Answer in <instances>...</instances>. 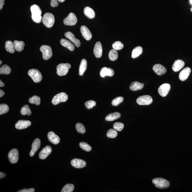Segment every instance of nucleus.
I'll return each instance as SVG.
<instances>
[{
    "label": "nucleus",
    "instance_id": "obj_36",
    "mask_svg": "<svg viewBox=\"0 0 192 192\" xmlns=\"http://www.w3.org/2000/svg\"><path fill=\"white\" fill-rule=\"evenodd\" d=\"M74 189V186L72 184H68L64 186L61 192H72Z\"/></svg>",
    "mask_w": 192,
    "mask_h": 192
},
{
    "label": "nucleus",
    "instance_id": "obj_53",
    "mask_svg": "<svg viewBox=\"0 0 192 192\" xmlns=\"http://www.w3.org/2000/svg\"><path fill=\"white\" fill-rule=\"evenodd\" d=\"M2 61H1H1H0V64H1H1H2Z\"/></svg>",
    "mask_w": 192,
    "mask_h": 192
},
{
    "label": "nucleus",
    "instance_id": "obj_48",
    "mask_svg": "<svg viewBox=\"0 0 192 192\" xmlns=\"http://www.w3.org/2000/svg\"><path fill=\"white\" fill-rule=\"evenodd\" d=\"M6 176V174L0 172V179L3 178Z\"/></svg>",
    "mask_w": 192,
    "mask_h": 192
},
{
    "label": "nucleus",
    "instance_id": "obj_33",
    "mask_svg": "<svg viewBox=\"0 0 192 192\" xmlns=\"http://www.w3.org/2000/svg\"><path fill=\"white\" fill-rule=\"evenodd\" d=\"M21 114L23 115H27L30 116L31 115V111L29 105H26L21 108L20 111Z\"/></svg>",
    "mask_w": 192,
    "mask_h": 192
},
{
    "label": "nucleus",
    "instance_id": "obj_25",
    "mask_svg": "<svg viewBox=\"0 0 192 192\" xmlns=\"http://www.w3.org/2000/svg\"><path fill=\"white\" fill-rule=\"evenodd\" d=\"M60 43L63 46L68 48L71 51L74 50L75 48L74 45L67 39H61L60 41Z\"/></svg>",
    "mask_w": 192,
    "mask_h": 192
},
{
    "label": "nucleus",
    "instance_id": "obj_21",
    "mask_svg": "<svg viewBox=\"0 0 192 192\" xmlns=\"http://www.w3.org/2000/svg\"><path fill=\"white\" fill-rule=\"evenodd\" d=\"M100 74L102 78L105 77L106 76L112 77L114 74V72L112 69L104 67L101 70Z\"/></svg>",
    "mask_w": 192,
    "mask_h": 192
},
{
    "label": "nucleus",
    "instance_id": "obj_10",
    "mask_svg": "<svg viewBox=\"0 0 192 192\" xmlns=\"http://www.w3.org/2000/svg\"><path fill=\"white\" fill-rule=\"evenodd\" d=\"M9 159L11 163H17L19 158V154L18 150L16 149H11L8 155Z\"/></svg>",
    "mask_w": 192,
    "mask_h": 192
},
{
    "label": "nucleus",
    "instance_id": "obj_1",
    "mask_svg": "<svg viewBox=\"0 0 192 192\" xmlns=\"http://www.w3.org/2000/svg\"><path fill=\"white\" fill-rule=\"evenodd\" d=\"M32 19L36 23H40L42 20V11L39 6L33 4L31 7Z\"/></svg>",
    "mask_w": 192,
    "mask_h": 192
},
{
    "label": "nucleus",
    "instance_id": "obj_31",
    "mask_svg": "<svg viewBox=\"0 0 192 192\" xmlns=\"http://www.w3.org/2000/svg\"><path fill=\"white\" fill-rule=\"evenodd\" d=\"M143 52V48L140 46H137L134 48L132 53V58H135L141 55Z\"/></svg>",
    "mask_w": 192,
    "mask_h": 192
},
{
    "label": "nucleus",
    "instance_id": "obj_27",
    "mask_svg": "<svg viewBox=\"0 0 192 192\" xmlns=\"http://www.w3.org/2000/svg\"><path fill=\"white\" fill-rule=\"evenodd\" d=\"M84 12L85 15L89 19L94 18L96 15L94 11L88 7H86L84 9Z\"/></svg>",
    "mask_w": 192,
    "mask_h": 192
},
{
    "label": "nucleus",
    "instance_id": "obj_15",
    "mask_svg": "<svg viewBox=\"0 0 192 192\" xmlns=\"http://www.w3.org/2000/svg\"><path fill=\"white\" fill-rule=\"evenodd\" d=\"M72 165L76 168H82L84 167L86 165V163L82 159H74L71 161Z\"/></svg>",
    "mask_w": 192,
    "mask_h": 192
},
{
    "label": "nucleus",
    "instance_id": "obj_44",
    "mask_svg": "<svg viewBox=\"0 0 192 192\" xmlns=\"http://www.w3.org/2000/svg\"><path fill=\"white\" fill-rule=\"evenodd\" d=\"M96 105V102L92 100L88 101L85 103V106L88 109H92Z\"/></svg>",
    "mask_w": 192,
    "mask_h": 192
},
{
    "label": "nucleus",
    "instance_id": "obj_9",
    "mask_svg": "<svg viewBox=\"0 0 192 192\" xmlns=\"http://www.w3.org/2000/svg\"><path fill=\"white\" fill-rule=\"evenodd\" d=\"M77 22V17L76 15L73 13H70L64 20V24L69 26L74 25L76 24Z\"/></svg>",
    "mask_w": 192,
    "mask_h": 192
},
{
    "label": "nucleus",
    "instance_id": "obj_29",
    "mask_svg": "<svg viewBox=\"0 0 192 192\" xmlns=\"http://www.w3.org/2000/svg\"><path fill=\"white\" fill-rule=\"evenodd\" d=\"M13 43L14 44L15 49L18 52H20L24 49L25 43L23 41L15 40Z\"/></svg>",
    "mask_w": 192,
    "mask_h": 192
},
{
    "label": "nucleus",
    "instance_id": "obj_16",
    "mask_svg": "<svg viewBox=\"0 0 192 192\" xmlns=\"http://www.w3.org/2000/svg\"><path fill=\"white\" fill-rule=\"evenodd\" d=\"M191 72V70L189 67H186L180 72L179 78L182 81H184L188 78Z\"/></svg>",
    "mask_w": 192,
    "mask_h": 192
},
{
    "label": "nucleus",
    "instance_id": "obj_34",
    "mask_svg": "<svg viewBox=\"0 0 192 192\" xmlns=\"http://www.w3.org/2000/svg\"><path fill=\"white\" fill-rule=\"evenodd\" d=\"M118 55L117 50L113 49L110 51L108 54L109 59L111 61H114L118 58Z\"/></svg>",
    "mask_w": 192,
    "mask_h": 192
},
{
    "label": "nucleus",
    "instance_id": "obj_35",
    "mask_svg": "<svg viewBox=\"0 0 192 192\" xmlns=\"http://www.w3.org/2000/svg\"><path fill=\"white\" fill-rule=\"evenodd\" d=\"M29 102L30 104H35L37 105H39L40 104V98L36 96H33L29 98Z\"/></svg>",
    "mask_w": 192,
    "mask_h": 192
},
{
    "label": "nucleus",
    "instance_id": "obj_26",
    "mask_svg": "<svg viewBox=\"0 0 192 192\" xmlns=\"http://www.w3.org/2000/svg\"><path fill=\"white\" fill-rule=\"evenodd\" d=\"M121 116V115L120 113L115 112L108 114L105 117V119L106 121H112L118 119Z\"/></svg>",
    "mask_w": 192,
    "mask_h": 192
},
{
    "label": "nucleus",
    "instance_id": "obj_54",
    "mask_svg": "<svg viewBox=\"0 0 192 192\" xmlns=\"http://www.w3.org/2000/svg\"><path fill=\"white\" fill-rule=\"evenodd\" d=\"M190 10H191V12H192V7H191V9H190Z\"/></svg>",
    "mask_w": 192,
    "mask_h": 192
},
{
    "label": "nucleus",
    "instance_id": "obj_51",
    "mask_svg": "<svg viewBox=\"0 0 192 192\" xmlns=\"http://www.w3.org/2000/svg\"><path fill=\"white\" fill-rule=\"evenodd\" d=\"M65 1V0H58V1H60V2H63Z\"/></svg>",
    "mask_w": 192,
    "mask_h": 192
},
{
    "label": "nucleus",
    "instance_id": "obj_8",
    "mask_svg": "<svg viewBox=\"0 0 192 192\" xmlns=\"http://www.w3.org/2000/svg\"><path fill=\"white\" fill-rule=\"evenodd\" d=\"M136 102L139 105H149L153 102V99L151 96L148 95H145L139 97L137 98Z\"/></svg>",
    "mask_w": 192,
    "mask_h": 192
},
{
    "label": "nucleus",
    "instance_id": "obj_24",
    "mask_svg": "<svg viewBox=\"0 0 192 192\" xmlns=\"http://www.w3.org/2000/svg\"><path fill=\"white\" fill-rule=\"evenodd\" d=\"M144 86V84L139 83L138 82H134L131 83L130 86V90L135 91L141 90Z\"/></svg>",
    "mask_w": 192,
    "mask_h": 192
},
{
    "label": "nucleus",
    "instance_id": "obj_30",
    "mask_svg": "<svg viewBox=\"0 0 192 192\" xmlns=\"http://www.w3.org/2000/svg\"><path fill=\"white\" fill-rule=\"evenodd\" d=\"M5 48L7 52L10 53H14L15 51L14 43L11 41H8L6 42Z\"/></svg>",
    "mask_w": 192,
    "mask_h": 192
},
{
    "label": "nucleus",
    "instance_id": "obj_43",
    "mask_svg": "<svg viewBox=\"0 0 192 192\" xmlns=\"http://www.w3.org/2000/svg\"><path fill=\"white\" fill-rule=\"evenodd\" d=\"M124 127L123 123L118 122L115 123L113 125V128L116 131H121L123 129Z\"/></svg>",
    "mask_w": 192,
    "mask_h": 192
},
{
    "label": "nucleus",
    "instance_id": "obj_45",
    "mask_svg": "<svg viewBox=\"0 0 192 192\" xmlns=\"http://www.w3.org/2000/svg\"><path fill=\"white\" fill-rule=\"evenodd\" d=\"M51 5L53 7H55L58 6L59 3L58 0H51Z\"/></svg>",
    "mask_w": 192,
    "mask_h": 192
},
{
    "label": "nucleus",
    "instance_id": "obj_40",
    "mask_svg": "<svg viewBox=\"0 0 192 192\" xmlns=\"http://www.w3.org/2000/svg\"><path fill=\"white\" fill-rule=\"evenodd\" d=\"M118 133L116 130L110 129L108 130L106 136L108 138H115L118 136Z\"/></svg>",
    "mask_w": 192,
    "mask_h": 192
},
{
    "label": "nucleus",
    "instance_id": "obj_42",
    "mask_svg": "<svg viewBox=\"0 0 192 192\" xmlns=\"http://www.w3.org/2000/svg\"><path fill=\"white\" fill-rule=\"evenodd\" d=\"M124 98L122 96L118 97L116 98L112 102V105L114 106H118L120 103L124 100Z\"/></svg>",
    "mask_w": 192,
    "mask_h": 192
},
{
    "label": "nucleus",
    "instance_id": "obj_2",
    "mask_svg": "<svg viewBox=\"0 0 192 192\" xmlns=\"http://www.w3.org/2000/svg\"><path fill=\"white\" fill-rule=\"evenodd\" d=\"M152 183L157 188L160 189L168 188L170 185L169 181L163 178H158L154 179L152 180Z\"/></svg>",
    "mask_w": 192,
    "mask_h": 192
},
{
    "label": "nucleus",
    "instance_id": "obj_5",
    "mask_svg": "<svg viewBox=\"0 0 192 192\" xmlns=\"http://www.w3.org/2000/svg\"><path fill=\"white\" fill-rule=\"evenodd\" d=\"M29 76L35 83H39L42 80V75L39 70L35 69H32L29 70L28 72Z\"/></svg>",
    "mask_w": 192,
    "mask_h": 192
},
{
    "label": "nucleus",
    "instance_id": "obj_22",
    "mask_svg": "<svg viewBox=\"0 0 192 192\" xmlns=\"http://www.w3.org/2000/svg\"><path fill=\"white\" fill-rule=\"evenodd\" d=\"M47 137L48 140L51 143L54 145L58 144L60 142L59 136L52 131L48 133Z\"/></svg>",
    "mask_w": 192,
    "mask_h": 192
},
{
    "label": "nucleus",
    "instance_id": "obj_11",
    "mask_svg": "<svg viewBox=\"0 0 192 192\" xmlns=\"http://www.w3.org/2000/svg\"><path fill=\"white\" fill-rule=\"evenodd\" d=\"M171 87V85L168 83L161 85L158 88V93L161 96L163 97L166 96L169 92Z\"/></svg>",
    "mask_w": 192,
    "mask_h": 192
},
{
    "label": "nucleus",
    "instance_id": "obj_46",
    "mask_svg": "<svg viewBox=\"0 0 192 192\" xmlns=\"http://www.w3.org/2000/svg\"><path fill=\"white\" fill-rule=\"evenodd\" d=\"M35 191L34 189L32 188L29 189H24L20 190H19L18 192H34Z\"/></svg>",
    "mask_w": 192,
    "mask_h": 192
},
{
    "label": "nucleus",
    "instance_id": "obj_37",
    "mask_svg": "<svg viewBox=\"0 0 192 192\" xmlns=\"http://www.w3.org/2000/svg\"><path fill=\"white\" fill-rule=\"evenodd\" d=\"M76 127L78 132L83 134L86 132V130L83 124L81 123H77L76 124Z\"/></svg>",
    "mask_w": 192,
    "mask_h": 192
},
{
    "label": "nucleus",
    "instance_id": "obj_13",
    "mask_svg": "<svg viewBox=\"0 0 192 192\" xmlns=\"http://www.w3.org/2000/svg\"><path fill=\"white\" fill-rule=\"evenodd\" d=\"M41 146V141L39 138L35 139L32 145L31 150L30 153L31 157L34 156L36 152L39 150Z\"/></svg>",
    "mask_w": 192,
    "mask_h": 192
},
{
    "label": "nucleus",
    "instance_id": "obj_50",
    "mask_svg": "<svg viewBox=\"0 0 192 192\" xmlns=\"http://www.w3.org/2000/svg\"><path fill=\"white\" fill-rule=\"evenodd\" d=\"M4 86H5V85H4L3 82L2 81H1V80H0V87H4Z\"/></svg>",
    "mask_w": 192,
    "mask_h": 192
},
{
    "label": "nucleus",
    "instance_id": "obj_14",
    "mask_svg": "<svg viewBox=\"0 0 192 192\" xmlns=\"http://www.w3.org/2000/svg\"><path fill=\"white\" fill-rule=\"evenodd\" d=\"M52 151V148L51 146H47L41 151L39 153V157L40 159H45L51 153Z\"/></svg>",
    "mask_w": 192,
    "mask_h": 192
},
{
    "label": "nucleus",
    "instance_id": "obj_38",
    "mask_svg": "<svg viewBox=\"0 0 192 192\" xmlns=\"http://www.w3.org/2000/svg\"><path fill=\"white\" fill-rule=\"evenodd\" d=\"M9 111V107L6 104H1L0 105V115L7 113Z\"/></svg>",
    "mask_w": 192,
    "mask_h": 192
},
{
    "label": "nucleus",
    "instance_id": "obj_39",
    "mask_svg": "<svg viewBox=\"0 0 192 192\" xmlns=\"http://www.w3.org/2000/svg\"><path fill=\"white\" fill-rule=\"evenodd\" d=\"M80 147L82 149L86 152H90L92 150L91 146L88 143L84 142H81L80 143Z\"/></svg>",
    "mask_w": 192,
    "mask_h": 192
},
{
    "label": "nucleus",
    "instance_id": "obj_3",
    "mask_svg": "<svg viewBox=\"0 0 192 192\" xmlns=\"http://www.w3.org/2000/svg\"><path fill=\"white\" fill-rule=\"evenodd\" d=\"M42 21L46 27L51 28L52 27L55 23V17L52 13H46L42 17Z\"/></svg>",
    "mask_w": 192,
    "mask_h": 192
},
{
    "label": "nucleus",
    "instance_id": "obj_52",
    "mask_svg": "<svg viewBox=\"0 0 192 192\" xmlns=\"http://www.w3.org/2000/svg\"><path fill=\"white\" fill-rule=\"evenodd\" d=\"M190 3H191V4L192 5V0H190Z\"/></svg>",
    "mask_w": 192,
    "mask_h": 192
},
{
    "label": "nucleus",
    "instance_id": "obj_47",
    "mask_svg": "<svg viewBox=\"0 0 192 192\" xmlns=\"http://www.w3.org/2000/svg\"><path fill=\"white\" fill-rule=\"evenodd\" d=\"M4 2H5L4 0H0V10L2 9L3 6L4 5Z\"/></svg>",
    "mask_w": 192,
    "mask_h": 192
},
{
    "label": "nucleus",
    "instance_id": "obj_18",
    "mask_svg": "<svg viewBox=\"0 0 192 192\" xmlns=\"http://www.w3.org/2000/svg\"><path fill=\"white\" fill-rule=\"evenodd\" d=\"M65 36L67 39L71 41L77 47H78L80 46L81 43H80V40L76 39L74 35L70 31L67 32L65 33Z\"/></svg>",
    "mask_w": 192,
    "mask_h": 192
},
{
    "label": "nucleus",
    "instance_id": "obj_7",
    "mask_svg": "<svg viewBox=\"0 0 192 192\" xmlns=\"http://www.w3.org/2000/svg\"><path fill=\"white\" fill-rule=\"evenodd\" d=\"M40 50L42 53V57L44 60H47L52 57V50L50 46L46 45H42L40 47Z\"/></svg>",
    "mask_w": 192,
    "mask_h": 192
},
{
    "label": "nucleus",
    "instance_id": "obj_6",
    "mask_svg": "<svg viewBox=\"0 0 192 192\" xmlns=\"http://www.w3.org/2000/svg\"><path fill=\"white\" fill-rule=\"evenodd\" d=\"M68 99V96L65 93L58 94L53 98L52 102L53 104L56 105L61 102H66Z\"/></svg>",
    "mask_w": 192,
    "mask_h": 192
},
{
    "label": "nucleus",
    "instance_id": "obj_19",
    "mask_svg": "<svg viewBox=\"0 0 192 192\" xmlns=\"http://www.w3.org/2000/svg\"><path fill=\"white\" fill-rule=\"evenodd\" d=\"M80 32L83 37L86 40H90L92 38V34L90 30L86 26H82L80 27Z\"/></svg>",
    "mask_w": 192,
    "mask_h": 192
},
{
    "label": "nucleus",
    "instance_id": "obj_4",
    "mask_svg": "<svg viewBox=\"0 0 192 192\" xmlns=\"http://www.w3.org/2000/svg\"><path fill=\"white\" fill-rule=\"evenodd\" d=\"M71 64L67 63L58 64L56 67L57 74L60 76L66 75L68 73L69 69L71 68Z\"/></svg>",
    "mask_w": 192,
    "mask_h": 192
},
{
    "label": "nucleus",
    "instance_id": "obj_17",
    "mask_svg": "<svg viewBox=\"0 0 192 192\" xmlns=\"http://www.w3.org/2000/svg\"><path fill=\"white\" fill-rule=\"evenodd\" d=\"M153 71L158 75L161 76L165 74L167 72L166 68L161 64H155L153 67Z\"/></svg>",
    "mask_w": 192,
    "mask_h": 192
},
{
    "label": "nucleus",
    "instance_id": "obj_41",
    "mask_svg": "<svg viewBox=\"0 0 192 192\" xmlns=\"http://www.w3.org/2000/svg\"><path fill=\"white\" fill-rule=\"evenodd\" d=\"M124 45L119 41L114 42L112 45L113 49L116 50H119L122 49L124 47Z\"/></svg>",
    "mask_w": 192,
    "mask_h": 192
},
{
    "label": "nucleus",
    "instance_id": "obj_28",
    "mask_svg": "<svg viewBox=\"0 0 192 192\" xmlns=\"http://www.w3.org/2000/svg\"><path fill=\"white\" fill-rule=\"evenodd\" d=\"M87 67V61L86 59H83L80 62V68H79V74L80 76L83 75L85 71H86Z\"/></svg>",
    "mask_w": 192,
    "mask_h": 192
},
{
    "label": "nucleus",
    "instance_id": "obj_32",
    "mask_svg": "<svg viewBox=\"0 0 192 192\" xmlns=\"http://www.w3.org/2000/svg\"><path fill=\"white\" fill-rule=\"evenodd\" d=\"M11 69L9 66L7 64H4L0 68V74H9L11 73Z\"/></svg>",
    "mask_w": 192,
    "mask_h": 192
},
{
    "label": "nucleus",
    "instance_id": "obj_12",
    "mask_svg": "<svg viewBox=\"0 0 192 192\" xmlns=\"http://www.w3.org/2000/svg\"><path fill=\"white\" fill-rule=\"evenodd\" d=\"M31 122L28 120H20L16 123L15 128L18 130L24 129L30 126Z\"/></svg>",
    "mask_w": 192,
    "mask_h": 192
},
{
    "label": "nucleus",
    "instance_id": "obj_20",
    "mask_svg": "<svg viewBox=\"0 0 192 192\" xmlns=\"http://www.w3.org/2000/svg\"><path fill=\"white\" fill-rule=\"evenodd\" d=\"M94 54L96 58H100L102 55V47L101 42L98 41L95 44L94 48Z\"/></svg>",
    "mask_w": 192,
    "mask_h": 192
},
{
    "label": "nucleus",
    "instance_id": "obj_23",
    "mask_svg": "<svg viewBox=\"0 0 192 192\" xmlns=\"http://www.w3.org/2000/svg\"><path fill=\"white\" fill-rule=\"evenodd\" d=\"M184 61L180 60H176L173 64L172 70L174 72H177L180 71L184 67Z\"/></svg>",
    "mask_w": 192,
    "mask_h": 192
},
{
    "label": "nucleus",
    "instance_id": "obj_49",
    "mask_svg": "<svg viewBox=\"0 0 192 192\" xmlns=\"http://www.w3.org/2000/svg\"><path fill=\"white\" fill-rule=\"evenodd\" d=\"M5 94V92L3 91L2 90H0V97H2Z\"/></svg>",
    "mask_w": 192,
    "mask_h": 192
}]
</instances>
